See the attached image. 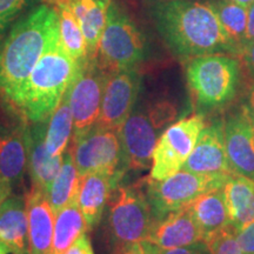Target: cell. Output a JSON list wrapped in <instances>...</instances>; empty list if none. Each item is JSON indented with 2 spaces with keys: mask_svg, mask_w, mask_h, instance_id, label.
Here are the masks:
<instances>
[{
  "mask_svg": "<svg viewBox=\"0 0 254 254\" xmlns=\"http://www.w3.org/2000/svg\"><path fill=\"white\" fill-rule=\"evenodd\" d=\"M146 9L165 45L183 62L214 53L241 56L208 1L161 0L146 4Z\"/></svg>",
  "mask_w": 254,
  "mask_h": 254,
  "instance_id": "obj_1",
  "label": "cell"
},
{
  "mask_svg": "<svg viewBox=\"0 0 254 254\" xmlns=\"http://www.w3.org/2000/svg\"><path fill=\"white\" fill-rule=\"evenodd\" d=\"M59 30L55 7L40 4L21 17L0 45V104L13 113L15 100Z\"/></svg>",
  "mask_w": 254,
  "mask_h": 254,
  "instance_id": "obj_2",
  "label": "cell"
},
{
  "mask_svg": "<svg viewBox=\"0 0 254 254\" xmlns=\"http://www.w3.org/2000/svg\"><path fill=\"white\" fill-rule=\"evenodd\" d=\"M79 68L80 64L65 50L58 30L19 92L12 114L28 124L49 122Z\"/></svg>",
  "mask_w": 254,
  "mask_h": 254,
  "instance_id": "obj_3",
  "label": "cell"
},
{
  "mask_svg": "<svg viewBox=\"0 0 254 254\" xmlns=\"http://www.w3.org/2000/svg\"><path fill=\"white\" fill-rule=\"evenodd\" d=\"M241 64L237 56L214 53L186 62V80L198 114L217 112L237 97Z\"/></svg>",
  "mask_w": 254,
  "mask_h": 254,
  "instance_id": "obj_4",
  "label": "cell"
},
{
  "mask_svg": "<svg viewBox=\"0 0 254 254\" xmlns=\"http://www.w3.org/2000/svg\"><path fill=\"white\" fill-rule=\"evenodd\" d=\"M106 233L114 252L127 244L146 241L155 224L146 193L136 186L117 185L106 209Z\"/></svg>",
  "mask_w": 254,
  "mask_h": 254,
  "instance_id": "obj_5",
  "label": "cell"
},
{
  "mask_svg": "<svg viewBox=\"0 0 254 254\" xmlns=\"http://www.w3.org/2000/svg\"><path fill=\"white\" fill-rule=\"evenodd\" d=\"M145 58L144 33L124 6L112 0L95 59L111 73L136 68Z\"/></svg>",
  "mask_w": 254,
  "mask_h": 254,
  "instance_id": "obj_6",
  "label": "cell"
},
{
  "mask_svg": "<svg viewBox=\"0 0 254 254\" xmlns=\"http://www.w3.org/2000/svg\"><path fill=\"white\" fill-rule=\"evenodd\" d=\"M174 117L176 110L168 104H159L148 110L134 107L119 129L125 172L147 170L152 166L159 129Z\"/></svg>",
  "mask_w": 254,
  "mask_h": 254,
  "instance_id": "obj_7",
  "label": "cell"
},
{
  "mask_svg": "<svg viewBox=\"0 0 254 254\" xmlns=\"http://www.w3.org/2000/svg\"><path fill=\"white\" fill-rule=\"evenodd\" d=\"M232 174H196L180 170L164 180L150 179L146 184V196L155 222L185 207L199 195L224 189Z\"/></svg>",
  "mask_w": 254,
  "mask_h": 254,
  "instance_id": "obj_8",
  "label": "cell"
},
{
  "mask_svg": "<svg viewBox=\"0 0 254 254\" xmlns=\"http://www.w3.org/2000/svg\"><path fill=\"white\" fill-rule=\"evenodd\" d=\"M71 152L79 176L111 174L120 182L125 170L119 131L94 125L90 131L73 139Z\"/></svg>",
  "mask_w": 254,
  "mask_h": 254,
  "instance_id": "obj_9",
  "label": "cell"
},
{
  "mask_svg": "<svg viewBox=\"0 0 254 254\" xmlns=\"http://www.w3.org/2000/svg\"><path fill=\"white\" fill-rule=\"evenodd\" d=\"M204 127V116L196 113L166 128L154 147L151 179L164 180L179 172Z\"/></svg>",
  "mask_w": 254,
  "mask_h": 254,
  "instance_id": "obj_10",
  "label": "cell"
},
{
  "mask_svg": "<svg viewBox=\"0 0 254 254\" xmlns=\"http://www.w3.org/2000/svg\"><path fill=\"white\" fill-rule=\"evenodd\" d=\"M109 74L97 59H88L80 65L77 77L68 88L73 139L85 134L97 124Z\"/></svg>",
  "mask_w": 254,
  "mask_h": 254,
  "instance_id": "obj_11",
  "label": "cell"
},
{
  "mask_svg": "<svg viewBox=\"0 0 254 254\" xmlns=\"http://www.w3.org/2000/svg\"><path fill=\"white\" fill-rule=\"evenodd\" d=\"M141 81V74L136 68L111 72L105 85L99 118L95 125L119 131L134 110Z\"/></svg>",
  "mask_w": 254,
  "mask_h": 254,
  "instance_id": "obj_12",
  "label": "cell"
},
{
  "mask_svg": "<svg viewBox=\"0 0 254 254\" xmlns=\"http://www.w3.org/2000/svg\"><path fill=\"white\" fill-rule=\"evenodd\" d=\"M182 170L196 174H233L225 146L224 120L204 127Z\"/></svg>",
  "mask_w": 254,
  "mask_h": 254,
  "instance_id": "obj_13",
  "label": "cell"
},
{
  "mask_svg": "<svg viewBox=\"0 0 254 254\" xmlns=\"http://www.w3.org/2000/svg\"><path fill=\"white\" fill-rule=\"evenodd\" d=\"M224 133L232 173L254 182V126L243 109L224 120Z\"/></svg>",
  "mask_w": 254,
  "mask_h": 254,
  "instance_id": "obj_14",
  "label": "cell"
},
{
  "mask_svg": "<svg viewBox=\"0 0 254 254\" xmlns=\"http://www.w3.org/2000/svg\"><path fill=\"white\" fill-rule=\"evenodd\" d=\"M30 126L26 122L15 125L0 123V176L12 189L21 185L28 167Z\"/></svg>",
  "mask_w": 254,
  "mask_h": 254,
  "instance_id": "obj_15",
  "label": "cell"
},
{
  "mask_svg": "<svg viewBox=\"0 0 254 254\" xmlns=\"http://www.w3.org/2000/svg\"><path fill=\"white\" fill-rule=\"evenodd\" d=\"M28 253L52 254L56 213L44 190L32 187L26 194Z\"/></svg>",
  "mask_w": 254,
  "mask_h": 254,
  "instance_id": "obj_16",
  "label": "cell"
},
{
  "mask_svg": "<svg viewBox=\"0 0 254 254\" xmlns=\"http://www.w3.org/2000/svg\"><path fill=\"white\" fill-rule=\"evenodd\" d=\"M146 241L159 249L168 250L192 245L204 241V238L187 205L155 222Z\"/></svg>",
  "mask_w": 254,
  "mask_h": 254,
  "instance_id": "obj_17",
  "label": "cell"
},
{
  "mask_svg": "<svg viewBox=\"0 0 254 254\" xmlns=\"http://www.w3.org/2000/svg\"><path fill=\"white\" fill-rule=\"evenodd\" d=\"M118 180L107 173H91L80 178L77 201L88 231L94 230L103 218L111 193Z\"/></svg>",
  "mask_w": 254,
  "mask_h": 254,
  "instance_id": "obj_18",
  "label": "cell"
},
{
  "mask_svg": "<svg viewBox=\"0 0 254 254\" xmlns=\"http://www.w3.org/2000/svg\"><path fill=\"white\" fill-rule=\"evenodd\" d=\"M0 243L12 254H30L26 196L11 194L0 206Z\"/></svg>",
  "mask_w": 254,
  "mask_h": 254,
  "instance_id": "obj_19",
  "label": "cell"
},
{
  "mask_svg": "<svg viewBox=\"0 0 254 254\" xmlns=\"http://www.w3.org/2000/svg\"><path fill=\"white\" fill-rule=\"evenodd\" d=\"M49 122L30 124L28 172L32 187L49 192L63 164V158H51L46 151L45 135Z\"/></svg>",
  "mask_w": 254,
  "mask_h": 254,
  "instance_id": "obj_20",
  "label": "cell"
},
{
  "mask_svg": "<svg viewBox=\"0 0 254 254\" xmlns=\"http://www.w3.org/2000/svg\"><path fill=\"white\" fill-rule=\"evenodd\" d=\"M67 2L84 33L88 59H95L112 0H67Z\"/></svg>",
  "mask_w": 254,
  "mask_h": 254,
  "instance_id": "obj_21",
  "label": "cell"
},
{
  "mask_svg": "<svg viewBox=\"0 0 254 254\" xmlns=\"http://www.w3.org/2000/svg\"><path fill=\"white\" fill-rule=\"evenodd\" d=\"M189 207L202 233L204 241L230 225V217L224 189L213 190L199 195Z\"/></svg>",
  "mask_w": 254,
  "mask_h": 254,
  "instance_id": "obj_22",
  "label": "cell"
},
{
  "mask_svg": "<svg viewBox=\"0 0 254 254\" xmlns=\"http://www.w3.org/2000/svg\"><path fill=\"white\" fill-rule=\"evenodd\" d=\"M224 190L230 225L239 232L254 220V182L246 177L232 174Z\"/></svg>",
  "mask_w": 254,
  "mask_h": 254,
  "instance_id": "obj_23",
  "label": "cell"
},
{
  "mask_svg": "<svg viewBox=\"0 0 254 254\" xmlns=\"http://www.w3.org/2000/svg\"><path fill=\"white\" fill-rule=\"evenodd\" d=\"M69 88V87H68ZM73 134V116L68 90L49 120L45 135L46 151L51 158H63Z\"/></svg>",
  "mask_w": 254,
  "mask_h": 254,
  "instance_id": "obj_24",
  "label": "cell"
},
{
  "mask_svg": "<svg viewBox=\"0 0 254 254\" xmlns=\"http://www.w3.org/2000/svg\"><path fill=\"white\" fill-rule=\"evenodd\" d=\"M86 220L78 201L74 200L56 214L52 254H66L79 238L86 234Z\"/></svg>",
  "mask_w": 254,
  "mask_h": 254,
  "instance_id": "obj_25",
  "label": "cell"
},
{
  "mask_svg": "<svg viewBox=\"0 0 254 254\" xmlns=\"http://www.w3.org/2000/svg\"><path fill=\"white\" fill-rule=\"evenodd\" d=\"M55 8L58 14L60 39L67 53L78 64L87 62V45L84 33L77 18L73 14L67 0H55Z\"/></svg>",
  "mask_w": 254,
  "mask_h": 254,
  "instance_id": "obj_26",
  "label": "cell"
},
{
  "mask_svg": "<svg viewBox=\"0 0 254 254\" xmlns=\"http://www.w3.org/2000/svg\"><path fill=\"white\" fill-rule=\"evenodd\" d=\"M80 178L71 152L66 151L63 158L62 167L47 192V198L56 214L77 200Z\"/></svg>",
  "mask_w": 254,
  "mask_h": 254,
  "instance_id": "obj_27",
  "label": "cell"
},
{
  "mask_svg": "<svg viewBox=\"0 0 254 254\" xmlns=\"http://www.w3.org/2000/svg\"><path fill=\"white\" fill-rule=\"evenodd\" d=\"M208 2L228 36L244 50L247 28V7L232 0H209Z\"/></svg>",
  "mask_w": 254,
  "mask_h": 254,
  "instance_id": "obj_28",
  "label": "cell"
},
{
  "mask_svg": "<svg viewBox=\"0 0 254 254\" xmlns=\"http://www.w3.org/2000/svg\"><path fill=\"white\" fill-rule=\"evenodd\" d=\"M37 6V0H0V45L14 24Z\"/></svg>",
  "mask_w": 254,
  "mask_h": 254,
  "instance_id": "obj_29",
  "label": "cell"
},
{
  "mask_svg": "<svg viewBox=\"0 0 254 254\" xmlns=\"http://www.w3.org/2000/svg\"><path fill=\"white\" fill-rule=\"evenodd\" d=\"M237 230L227 225L205 241L209 254H243L237 240Z\"/></svg>",
  "mask_w": 254,
  "mask_h": 254,
  "instance_id": "obj_30",
  "label": "cell"
},
{
  "mask_svg": "<svg viewBox=\"0 0 254 254\" xmlns=\"http://www.w3.org/2000/svg\"><path fill=\"white\" fill-rule=\"evenodd\" d=\"M237 240L243 254H254V220L238 232Z\"/></svg>",
  "mask_w": 254,
  "mask_h": 254,
  "instance_id": "obj_31",
  "label": "cell"
},
{
  "mask_svg": "<svg viewBox=\"0 0 254 254\" xmlns=\"http://www.w3.org/2000/svg\"><path fill=\"white\" fill-rule=\"evenodd\" d=\"M159 254H209V250L205 241H198L189 246L176 247V249L159 250Z\"/></svg>",
  "mask_w": 254,
  "mask_h": 254,
  "instance_id": "obj_32",
  "label": "cell"
},
{
  "mask_svg": "<svg viewBox=\"0 0 254 254\" xmlns=\"http://www.w3.org/2000/svg\"><path fill=\"white\" fill-rule=\"evenodd\" d=\"M240 57L244 60L247 71L254 78V41L244 46L243 53H241Z\"/></svg>",
  "mask_w": 254,
  "mask_h": 254,
  "instance_id": "obj_33",
  "label": "cell"
},
{
  "mask_svg": "<svg viewBox=\"0 0 254 254\" xmlns=\"http://www.w3.org/2000/svg\"><path fill=\"white\" fill-rule=\"evenodd\" d=\"M113 254H146V251L142 241H139V243L127 244L119 247L114 251Z\"/></svg>",
  "mask_w": 254,
  "mask_h": 254,
  "instance_id": "obj_34",
  "label": "cell"
},
{
  "mask_svg": "<svg viewBox=\"0 0 254 254\" xmlns=\"http://www.w3.org/2000/svg\"><path fill=\"white\" fill-rule=\"evenodd\" d=\"M241 109L244 110V112L247 114V117H249L250 120L254 125V81L253 84L251 85L249 92H247L245 103H244Z\"/></svg>",
  "mask_w": 254,
  "mask_h": 254,
  "instance_id": "obj_35",
  "label": "cell"
},
{
  "mask_svg": "<svg viewBox=\"0 0 254 254\" xmlns=\"http://www.w3.org/2000/svg\"><path fill=\"white\" fill-rule=\"evenodd\" d=\"M254 41V2L247 7V28L245 37V45Z\"/></svg>",
  "mask_w": 254,
  "mask_h": 254,
  "instance_id": "obj_36",
  "label": "cell"
},
{
  "mask_svg": "<svg viewBox=\"0 0 254 254\" xmlns=\"http://www.w3.org/2000/svg\"><path fill=\"white\" fill-rule=\"evenodd\" d=\"M12 190L13 189H12L11 185L6 182L4 178L0 176V206L12 194Z\"/></svg>",
  "mask_w": 254,
  "mask_h": 254,
  "instance_id": "obj_37",
  "label": "cell"
},
{
  "mask_svg": "<svg viewBox=\"0 0 254 254\" xmlns=\"http://www.w3.org/2000/svg\"><path fill=\"white\" fill-rule=\"evenodd\" d=\"M142 244H144L146 254H159V250L160 249L158 246H155L154 244L148 243V241H142Z\"/></svg>",
  "mask_w": 254,
  "mask_h": 254,
  "instance_id": "obj_38",
  "label": "cell"
},
{
  "mask_svg": "<svg viewBox=\"0 0 254 254\" xmlns=\"http://www.w3.org/2000/svg\"><path fill=\"white\" fill-rule=\"evenodd\" d=\"M232 1H236V2H238V4L245 6V7H249V6L253 4L254 0H232Z\"/></svg>",
  "mask_w": 254,
  "mask_h": 254,
  "instance_id": "obj_39",
  "label": "cell"
},
{
  "mask_svg": "<svg viewBox=\"0 0 254 254\" xmlns=\"http://www.w3.org/2000/svg\"><path fill=\"white\" fill-rule=\"evenodd\" d=\"M8 253H11V251H9L8 247L6 246L4 243H0V254H8Z\"/></svg>",
  "mask_w": 254,
  "mask_h": 254,
  "instance_id": "obj_40",
  "label": "cell"
},
{
  "mask_svg": "<svg viewBox=\"0 0 254 254\" xmlns=\"http://www.w3.org/2000/svg\"><path fill=\"white\" fill-rule=\"evenodd\" d=\"M145 4H150V2H155V1H161V0H142Z\"/></svg>",
  "mask_w": 254,
  "mask_h": 254,
  "instance_id": "obj_41",
  "label": "cell"
},
{
  "mask_svg": "<svg viewBox=\"0 0 254 254\" xmlns=\"http://www.w3.org/2000/svg\"><path fill=\"white\" fill-rule=\"evenodd\" d=\"M45 1L50 2V4H52V5H53V1H55V0H45Z\"/></svg>",
  "mask_w": 254,
  "mask_h": 254,
  "instance_id": "obj_42",
  "label": "cell"
},
{
  "mask_svg": "<svg viewBox=\"0 0 254 254\" xmlns=\"http://www.w3.org/2000/svg\"><path fill=\"white\" fill-rule=\"evenodd\" d=\"M253 126H254V125H253Z\"/></svg>",
  "mask_w": 254,
  "mask_h": 254,
  "instance_id": "obj_43",
  "label": "cell"
}]
</instances>
